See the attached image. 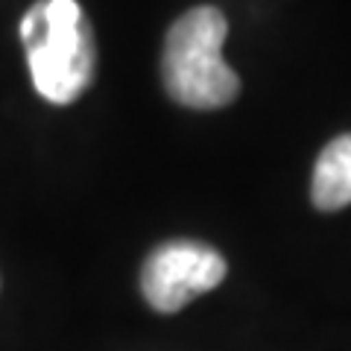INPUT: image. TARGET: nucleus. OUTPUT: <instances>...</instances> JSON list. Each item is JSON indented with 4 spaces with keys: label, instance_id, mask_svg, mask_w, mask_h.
Wrapping results in <instances>:
<instances>
[{
    "label": "nucleus",
    "instance_id": "nucleus-1",
    "mask_svg": "<svg viewBox=\"0 0 351 351\" xmlns=\"http://www.w3.org/2000/svg\"><path fill=\"white\" fill-rule=\"evenodd\" d=\"M36 91L47 103L68 106L80 100L94 80V29L76 0H38L21 18Z\"/></svg>",
    "mask_w": 351,
    "mask_h": 351
},
{
    "label": "nucleus",
    "instance_id": "nucleus-2",
    "mask_svg": "<svg viewBox=\"0 0 351 351\" xmlns=\"http://www.w3.org/2000/svg\"><path fill=\"white\" fill-rule=\"evenodd\" d=\"M228 21L214 6H196L170 27L161 53V80L176 103L223 108L237 100L240 80L223 59Z\"/></svg>",
    "mask_w": 351,
    "mask_h": 351
},
{
    "label": "nucleus",
    "instance_id": "nucleus-3",
    "mask_svg": "<svg viewBox=\"0 0 351 351\" xmlns=\"http://www.w3.org/2000/svg\"><path fill=\"white\" fill-rule=\"evenodd\" d=\"M226 278L223 255L199 240H167L149 252L141 290L158 313H176Z\"/></svg>",
    "mask_w": 351,
    "mask_h": 351
},
{
    "label": "nucleus",
    "instance_id": "nucleus-4",
    "mask_svg": "<svg viewBox=\"0 0 351 351\" xmlns=\"http://www.w3.org/2000/svg\"><path fill=\"white\" fill-rule=\"evenodd\" d=\"M311 199L319 211H339L351 205V135H339L328 144L313 167Z\"/></svg>",
    "mask_w": 351,
    "mask_h": 351
}]
</instances>
